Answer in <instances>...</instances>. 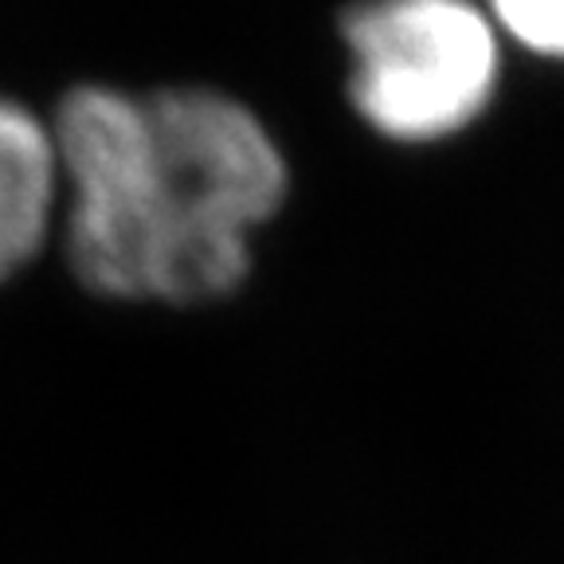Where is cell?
<instances>
[{"label":"cell","instance_id":"obj_1","mask_svg":"<svg viewBox=\"0 0 564 564\" xmlns=\"http://www.w3.org/2000/svg\"><path fill=\"white\" fill-rule=\"evenodd\" d=\"M150 176L138 216V299L196 306L251 271V236L286 200V158L243 102L220 90L145 98Z\"/></svg>","mask_w":564,"mask_h":564},{"label":"cell","instance_id":"obj_2","mask_svg":"<svg viewBox=\"0 0 564 564\" xmlns=\"http://www.w3.org/2000/svg\"><path fill=\"white\" fill-rule=\"evenodd\" d=\"M349 102L369 130L432 145L470 130L502 79V32L467 0H384L345 12Z\"/></svg>","mask_w":564,"mask_h":564},{"label":"cell","instance_id":"obj_3","mask_svg":"<svg viewBox=\"0 0 564 564\" xmlns=\"http://www.w3.org/2000/svg\"><path fill=\"white\" fill-rule=\"evenodd\" d=\"M59 176L52 130L24 106L0 98V282L44 243Z\"/></svg>","mask_w":564,"mask_h":564},{"label":"cell","instance_id":"obj_4","mask_svg":"<svg viewBox=\"0 0 564 564\" xmlns=\"http://www.w3.org/2000/svg\"><path fill=\"white\" fill-rule=\"evenodd\" d=\"M490 12L502 40L538 59L564 63V0H498Z\"/></svg>","mask_w":564,"mask_h":564}]
</instances>
